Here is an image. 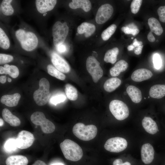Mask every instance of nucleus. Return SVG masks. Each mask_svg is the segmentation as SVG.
Listing matches in <instances>:
<instances>
[{
  "label": "nucleus",
  "mask_w": 165,
  "mask_h": 165,
  "mask_svg": "<svg viewBox=\"0 0 165 165\" xmlns=\"http://www.w3.org/2000/svg\"><path fill=\"white\" fill-rule=\"evenodd\" d=\"M50 165H64V164L62 163H57L52 164Z\"/></svg>",
  "instance_id": "49"
},
{
  "label": "nucleus",
  "mask_w": 165,
  "mask_h": 165,
  "mask_svg": "<svg viewBox=\"0 0 165 165\" xmlns=\"http://www.w3.org/2000/svg\"><path fill=\"white\" fill-rule=\"evenodd\" d=\"M153 63L155 68L157 69H159L161 67L162 61L160 55L158 53H155L153 57Z\"/></svg>",
  "instance_id": "39"
},
{
  "label": "nucleus",
  "mask_w": 165,
  "mask_h": 165,
  "mask_svg": "<svg viewBox=\"0 0 165 165\" xmlns=\"http://www.w3.org/2000/svg\"><path fill=\"white\" fill-rule=\"evenodd\" d=\"M47 69L48 73L50 75L61 80L65 79V75L53 65L51 64L48 65Z\"/></svg>",
  "instance_id": "31"
},
{
  "label": "nucleus",
  "mask_w": 165,
  "mask_h": 165,
  "mask_svg": "<svg viewBox=\"0 0 165 165\" xmlns=\"http://www.w3.org/2000/svg\"><path fill=\"white\" fill-rule=\"evenodd\" d=\"M112 165H132V164L129 161H124L121 158H117L113 161Z\"/></svg>",
  "instance_id": "41"
},
{
  "label": "nucleus",
  "mask_w": 165,
  "mask_h": 165,
  "mask_svg": "<svg viewBox=\"0 0 165 165\" xmlns=\"http://www.w3.org/2000/svg\"><path fill=\"white\" fill-rule=\"evenodd\" d=\"M142 42L141 41H138L136 38H135L133 41V43L132 44L134 46L135 48L142 45Z\"/></svg>",
  "instance_id": "44"
},
{
  "label": "nucleus",
  "mask_w": 165,
  "mask_h": 165,
  "mask_svg": "<svg viewBox=\"0 0 165 165\" xmlns=\"http://www.w3.org/2000/svg\"><path fill=\"white\" fill-rule=\"evenodd\" d=\"M4 124V121L3 120V119L0 118V126L2 127Z\"/></svg>",
  "instance_id": "50"
},
{
  "label": "nucleus",
  "mask_w": 165,
  "mask_h": 165,
  "mask_svg": "<svg viewBox=\"0 0 165 165\" xmlns=\"http://www.w3.org/2000/svg\"><path fill=\"white\" fill-rule=\"evenodd\" d=\"M157 13L160 20L165 22V6L160 7L157 10Z\"/></svg>",
  "instance_id": "40"
},
{
  "label": "nucleus",
  "mask_w": 165,
  "mask_h": 165,
  "mask_svg": "<svg viewBox=\"0 0 165 165\" xmlns=\"http://www.w3.org/2000/svg\"><path fill=\"white\" fill-rule=\"evenodd\" d=\"M20 97V94L18 93L11 95H5L1 97L0 101L7 106L14 107L17 105Z\"/></svg>",
  "instance_id": "17"
},
{
  "label": "nucleus",
  "mask_w": 165,
  "mask_h": 165,
  "mask_svg": "<svg viewBox=\"0 0 165 165\" xmlns=\"http://www.w3.org/2000/svg\"><path fill=\"white\" fill-rule=\"evenodd\" d=\"M153 74L150 70L144 68L138 69L134 71L131 75V79L133 81L141 82L150 79Z\"/></svg>",
  "instance_id": "15"
},
{
  "label": "nucleus",
  "mask_w": 165,
  "mask_h": 165,
  "mask_svg": "<svg viewBox=\"0 0 165 165\" xmlns=\"http://www.w3.org/2000/svg\"><path fill=\"white\" fill-rule=\"evenodd\" d=\"M31 165H47V164L44 162L38 160L36 161Z\"/></svg>",
  "instance_id": "46"
},
{
  "label": "nucleus",
  "mask_w": 165,
  "mask_h": 165,
  "mask_svg": "<svg viewBox=\"0 0 165 165\" xmlns=\"http://www.w3.org/2000/svg\"><path fill=\"white\" fill-rule=\"evenodd\" d=\"M111 113L117 120H123L127 119L129 115V110L127 105L123 101L114 100L109 105Z\"/></svg>",
  "instance_id": "7"
},
{
  "label": "nucleus",
  "mask_w": 165,
  "mask_h": 165,
  "mask_svg": "<svg viewBox=\"0 0 165 165\" xmlns=\"http://www.w3.org/2000/svg\"><path fill=\"white\" fill-rule=\"evenodd\" d=\"M143 47V45L139 46L134 49V53L136 55H139L141 53Z\"/></svg>",
  "instance_id": "43"
},
{
  "label": "nucleus",
  "mask_w": 165,
  "mask_h": 165,
  "mask_svg": "<svg viewBox=\"0 0 165 165\" xmlns=\"http://www.w3.org/2000/svg\"><path fill=\"white\" fill-rule=\"evenodd\" d=\"M39 85V88L34 92L33 96L36 103L41 106L46 104L50 97V84L47 79L43 78L40 79Z\"/></svg>",
  "instance_id": "4"
},
{
  "label": "nucleus",
  "mask_w": 165,
  "mask_h": 165,
  "mask_svg": "<svg viewBox=\"0 0 165 165\" xmlns=\"http://www.w3.org/2000/svg\"><path fill=\"white\" fill-rule=\"evenodd\" d=\"M68 31L69 27L66 22L62 23L58 21L54 24L52 28V33L53 43L55 46L63 43Z\"/></svg>",
  "instance_id": "5"
},
{
  "label": "nucleus",
  "mask_w": 165,
  "mask_h": 165,
  "mask_svg": "<svg viewBox=\"0 0 165 165\" xmlns=\"http://www.w3.org/2000/svg\"><path fill=\"white\" fill-rule=\"evenodd\" d=\"M51 61L55 67L61 72L67 73L70 72V67L68 63L57 53L52 54Z\"/></svg>",
  "instance_id": "13"
},
{
  "label": "nucleus",
  "mask_w": 165,
  "mask_h": 165,
  "mask_svg": "<svg viewBox=\"0 0 165 165\" xmlns=\"http://www.w3.org/2000/svg\"><path fill=\"white\" fill-rule=\"evenodd\" d=\"M128 67V63L124 60H120L117 62L110 70V75L112 77H116L121 72L125 71Z\"/></svg>",
  "instance_id": "23"
},
{
  "label": "nucleus",
  "mask_w": 165,
  "mask_h": 165,
  "mask_svg": "<svg viewBox=\"0 0 165 165\" xmlns=\"http://www.w3.org/2000/svg\"><path fill=\"white\" fill-rule=\"evenodd\" d=\"M15 34L21 47L25 50L31 51L37 47L38 40L36 35L34 33L19 29L16 31Z\"/></svg>",
  "instance_id": "2"
},
{
  "label": "nucleus",
  "mask_w": 165,
  "mask_h": 165,
  "mask_svg": "<svg viewBox=\"0 0 165 165\" xmlns=\"http://www.w3.org/2000/svg\"><path fill=\"white\" fill-rule=\"evenodd\" d=\"M69 6L73 9L81 8L86 12L90 11L92 7L90 2L88 0H73L69 3Z\"/></svg>",
  "instance_id": "21"
},
{
  "label": "nucleus",
  "mask_w": 165,
  "mask_h": 165,
  "mask_svg": "<svg viewBox=\"0 0 165 165\" xmlns=\"http://www.w3.org/2000/svg\"><path fill=\"white\" fill-rule=\"evenodd\" d=\"M119 53V49L116 47L108 50L105 54L104 61L107 63L114 64L117 60Z\"/></svg>",
  "instance_id": "28"
},
{
  "label": "nucleus",
  "mask_w": 165,
  "mask_h": 165,
  "mask_svg": "<svg viewBox=\"0 0 165 165\" xmlns=\"http://www.w3.org/2000/svg\"><path fill=\"white\" fill-rule=\"evenodd\" d=\"M121 30L126 34H132L133 35H135L139 32V30L136 27L130 28L128 26H123Z\"/></svg>",
  "instance_id": "37"
},
{
  "label": "nucleus",
  "mask_w": 165,
  "mask_h": 165,
  "mask_svg": "<svg viewBox=\"0 0 165 165\" xmlns=\"http://www.w3.org/2000/svg\"><path fill=\"white\" fill-rule=\"evenodd\" d=\"M2 115L4 120L13 127L19 126L21 123L19 119L13 115L8 109L5 108L2 111Z\"/></svg>",
  "instance_id": "20"
},
{
  "label": "nucleus",
  "mask_w": 165,
  "mask_h": 165,
  "mask_svg": "<svg viewBox=\"0 0 165 165\" xmlns=\"http://www.w3.org/2000/svg\"><path fill=\"white\" fill-rule=\"evenodd\" d=\"M12 0H3L1 4L0 9L2 13L5 16H9L14 13V10L11 2Z\"/></svg>",
  "instance_id": "29"
},
{
  "label": "nucleus",
  "mask_w": 165,
  "mask_h": 165,
  "mask_svg": "<svg viewBox=\"0 0 165 165\" xmlns=\"http://www.w3.org/2000/svg\"><path fill=\"white\" fill-rule=\"evenodd\" d=\"M6 75H2L0 77V82L2 83L6 82Z\"/></svg>",
  "instance_id": "47"
},
{
  "label": "nucleus",
  "mask_w": 165,
  "mask_h": 165,
  "mask_svg": "<svg viewBox=\"0 0 165 165\" xmlns=\"http://www.w3.org/2000/svg\"><path fill=\"white\" fill-rule=\"evenodd\" d=\"M66 97L63 94H58L52 97L50 99V104L56 105L57 104L64 102Z\"/></svg>",
  "instance_id": "35"
},
{
  "label": "nucleus",
  "mask_w": 165,
  "mask_h": 165,
  "mask_svg": "<svg viewBox=\"0 0 165 165\" xmlns=\"http://www.w3.org/2000/svg\"><path fill=\"white\" fill-rule=\"evenodd\" d=\"M65 91L68 98L71 101H75L78 97L76 89L71 84L68 83L65 85Z\"/></svg>",
  "instance_id": "30"
},
{
  "label": "nucleus",
  "mask_w": 165,
  "mask_h": 165,
  "mask_svg": "<svg viewBox=\"0 0 165 165\" xmlns=\"http://www.w3.org/2000/svg\"><path fill=\"white\" fill-rule=\"evenodd\" d=\"M121 83V81L118 78L113 77L106 80L104 85V90L108 92L115 90Z\"/></svg>",
  "instance_id": "26"
},
{
  "label": "nucleus",
  "mask_w": 165,
  "mask_h": 165,
  "mask_svg": "<svg viewBox=\"0 0 165 165\" xmlns=\"http://www.w3.org/2000/svg\"><path fill=\"white\" fill-rule=\"evenodd\" d=\"M128 143L124 138L115 137L108 139L104 145V148L112 152L119 153L123 151L127 147Z\"/></svg>",
  "instance_id": "9"
},
{
  "label": "nucleus",
  "mask_w": 165,
  "mask_h": 165,
  "mask_svg": "<svg viewBox=\"0 0 165 165\" xmlns=\"http://www.w3.org/2000/svg\"><path fill=\"white\" fill-rule=\"evenodd\" d=\"M28 160L27 158L21 155H16L8 157L6 161V165H27Z\"/></svg>",
  "instance_id": "24"
},
{
  "label": "nucleus",
  "mask_w": 165,
  "mask_h": 165,
  "mask_svg": "<svg viewBox=\"0 0 165 165\" xmlns=\"http://www.w3.org/2000/svg\"><path fill=\"white\" fill-rule=\"evenodd\" d=\"M86 69L92 77L94 82H97L102 76L103 70L100 66V63L93 56H90L86 62Z\"/></svg>",
  "instance_id": "8"
},
{
  "label": "nucleus",
  "mask_w": 165,
  "mask_h": 165,
  "mask_svg": "<svg viewBox=\"0 0 165 165\" xmlns=\"http://www.w3.org/2000/svg\"><path fill=\"white\" fill-rule=\"evenodd\" d=\"M97 128L93 125H85L82 123H78L72 129L74 135L79 139L84 141H89L94 138L97 133Z\"/></svg>",
  "instance_id": "3"
},
{
  "label": "nucleus",
  "mask_w": 165,
  "mask_h": 165,
  "mask_svg": "<svg viewBox=\"0 0 165 165\" xmlns=\"http://www.w3.org/2000/svg\"><path fill=\"white\" fill-rule=\"evenodd\" d=\"M116 28L117 26L115 24H113L109 26L102 33L101 37L102 39L104 41L108 40L115 32Z\"/></svg>",
  "instance_id": "34"
},
{
  "label": "nucleus",
  "mask_w": 165,
  "mask_h": 165,
  "mask_svg": "<svg viewBox=\"0 0 165 165\" xmlns=\"http://www.w3.org/2000/svg\"><path fill=\"white\" fill-rule=\"evenodd\" d=\"M133 38L132 37V38H131V39H133Z\"/></svg>",
  "instance_id": "52"
},
{
  "label": "nucleus",
  "mask_w": 165,
  "mask_h": 165,
  "mask_svg": "<svg viewBox=\"0 0 165 165\" xmlns=\"http://www.w3.org/2000/svg\"><path fill=\"white\" fill-rule=\"evenodd\" d=\"M30 119L33 124L40 126L42 131L45 134L52 133L55 130L54 124L47 119L44 114L42 112H34L31 115Z\"/></svg>",
  "instance_id": "6"
},
{
  "label": "nucleus",
  "mask_w": 165,
  "mask_h": 165,
  "mask_svg": "<svg viewBox=\"0 0 165 165\" xmlns=\"http://www.w3.org/2000/svg\"><path fill=\"white\" fill-rule=\"evenodd\" d=\"M96 27L94 24L84 22L81 24L77 28V31L79 34H85L86 37L91 36L95 32Z\"/></svg>",
  "instance_id": "19"
},
{
  "label": "nucleus",
  "mask_w": 165,
  "mask_h": 165,
  "mask_svg": "<svg viewBox=\"0 0 165 165\" xmlns=\"http://www.w3.org/2000/svg\"><path fill=\"white\" fill-rule=\"evenodd\" d=\"M149 94L152 98L160 99L165 96V85L156 84L150 88Z\"/></svg>",
  "instance_id": "22"
},
{
  "label": "nucleus",
  "mask_w": 165,
  "mask_h": 165,
  "mask_svg": "<svg viewBox=\"0 0 165 165\" xmlns=\"http://www.w3.org/2000/svg\"><path fill=\"white\" fill-rule=\"evenodd\" d=\"M35 140L33 134L25 130L20 132L16 139L17 147L19 149H24L30 147Z\"/></svg>",
  "instance_id": "10"
},
{
  "label": "nucleus",
  "mask_w": 165,
  "mask_h": 165,
  "mask_svg": "<svg viewBox=\"0 0 165 165\" xmlns=\"http://www.w3.org/2000/svg\"><path fill=\"white\" fill-rule=\"evenodd\" d=\"M0 74H9L13 78H17L19 75V70L18 68L14 65L5 64L4 67L0 66Z\"/></svg>",
  "instance_id": "25"
},
{
  "label": "nucleus",
  "mask_w": 165,
  "mask_h": 165,
  "mask_svg": "<svg viewBox=\"0 0 165 165\" xmlns=\"http://www.w3.org/2000/svg\"><path fill=\"white\" fill-rule=\"evenodd\" d=\"M135 49V47L134 46L131 44L129 45L127 47V49L128 51H130L133 50Z\"/></svg>",
  "instance_id": "48"
},
{
  "label": "nucleus",
  "mask_w": 165,
  "mask_h": 165,
  "mask_svg": "<svg viewBox=\"0 0 165 165\" xmlns=\"http://www.w3.org/2000/svg\"><path fill=\"white\" fill-rule=\"evenodd\" d=\"M142 0H134L130 5V9L132 13L136 14L138 12L141 5Z\"/></svg>",
  "instance_id": "36"
},
{
  "label": "nucleus",
  "mask_w": 165,
  "mask_h": 165,
  "mask_svg": "<svg viewBox=\"0 0 165 165\" xmlns=\"http://www.w3.org/2000/svg\"><path fill=\"white\" fill-rule=\"evenodd\" d=\"M141 123L145 130L148 134H154L159 131L156 123L150 117H145L142 120Z\"/></svg>",
  "instance_id": "16"
},
{
  "label": "nucleus",
  "mask_w": 165,
  "mask_h": 165,
  "mask_svg": "<svg viewBox=\"0 0 165 165\" xmlns=\"http://www.w3.org/2000/svg\"><path fill=\"white\" fill-rule=\"evenodd\" d=\"M13 59V56L5 54H0V64H4L12 61Z\"/></svg>",
  "instance_id": "38"
},
{
  "label": "nucleus",
  "mask_w": 165,
  "mask_h": 165,
  "mask_svg": "<svg viewBox=\"0 0 165 165\" xmlns=\"http://www.w3.org/2000/svg\"><path fill=\"white\" fill-rule=\"evenodd\" d=\"M8 81L9 82H11L12 81V79L8 77Z\"/></svg>",
  "instance_id": "51"
},
{
  "label": "nucleus",
  "mask_w": 165,
  "mask_h": 165,
  "mask_svg": "<svg viewBox=\"0 0 165 165\" xmlns=\"http://www.w3.org/2000/svg\"><path fill=\"white\" fill-rule=\"evenodd\" d=\"M148 24L151 31L158 35L162 34L163 30L159 21L154 17H151L148 20Z\"/></svg>",
  "instance_id": "27"
},
{
  "label": "nucleus",
  "mask_w": 165,
  "mask_h": 165,
  "mask_svg": "<svg viewBox=\"0 0 165 165\" xmlns=\"http://www.w3.org/2000/svg\"><path fill=\"white\" fill-rule=\"evenodd\" d=\"M126 91L132 102L135 103H138L141 101L142 99L141 92L138 87L130 85L127 88Z\"/></svg>",
  "instance_id": "18"
},
{
  "label": "nucleus",
  "mask_w": 165,
  "mask_h": 165,
  "mask_svg": "<svg viewBox=\"0 0 165 165\" xmlns=\"http://www.w3.org/2000/svg\"><path fill=\"white\" fill-rule=\"evenodd\" d=\"M113 8L109 4L102 5L98 9L95 17L96 22L98 24H103L108 21L112 16Z\"/></svg>",
  "instance_id": "11"
},
{
  "label": "nucleus",
  "mask_w": 165,
  "mask_h": 165,
  "mask_svg": "<svg viewBox=\"0 0 165 165\" xmlns=\"http://www.w3.org/2000/svg\"><path fill=\"white\" fill-rule=\"evenodd\" d=\"M5 151L8 153H12L18 148L16 145V139L10 138L6 140L4 145Z\"/></svg>",
  "instance_id": "32"
},
{
  "label": "nucleus",
  "mask_w": 165,
  "mask_h": 165,
  "mask_svg": "<svg viewBox=\"0 0 165 165\" xmlns=\"http://www.w3.org/2000/svg\"><path fill=\"white\" fill-rule=\"evenodd\" d=\"M157 42H158V40H157Z\"/></svg>",
  "instance_id": "53"
},
{
  "label": "nucleus",
  "mask_w": 165,
  "mask_h": 165,
  "mask_svg": "<svg viewBox=\"0 0 165 165\" xmlns=\"http://www.w3.org/2000/svg\"><path fill=\"white\" fill-rule=\"evenodd\" d=\"M10 46L9 39L4 31L0 28V47L4 49H8Z\"/></svg>",
  "instance_id": "33"
},
{
  "label": "nucleus",
  "mask_w": 165,
  "mask_h": 165,
  "mask_svg": "<svg viewBox=\"0 0 165 165\" xmlns=\"http://www.w3.org/2000/svg\"><path fill=\"white\" fill-rule=\"evenodd\" d=\"M147 38L148 40L151 42H153L155 41V38L153 35L152 32L150 31L147 35Z\"/></svg>",
  "instance_id": "45"
},
{
  "label": "nucleus",
  "mask_w": 165,
  "mask_h": 165,
  "mask_svg": "<svg viewBox=\"0 0 165 165\" xmlns=\"http://www.w3.org/2000/svg\"><path fill=\"white\" fill-rule=\"evenodd\" d=\"M35 5L38 11L42 14L52 10L57 3L55 0H36Z\"/></svg>",
  "instance_id": "14"
},
{
  "label": "nucleus",
  "mask_w": 165,
  "mask_h": 165,
  "mask_svg": "<svg viewBox=\"0 0 165 165\" xmlns=\"http://www.w3.org/2000/svg\"><path fill=\"white\" fill-rule=\"evenodd\" d=\"M60 147L64 157L73 162L80 160L82 157L81 148L76 143L70 139L64 140L60 144Z\"/></svg>",
  "instance_id": "1"
},
{
  "label": "nucleus",
  "mask_w": 165,
  "mask_h": 165,
  "mask_svg": "<svg viewBox=\"0 0 165 165\" xmlns=\"http://www.w3.org/2000/svg\"><path fill=\"white\" fill-rule=\"evenodd\" d=\"M155 151L152 146L150 143L143 144L141 150V157L143 163L145 165H150L154 159Z\"/></svg>",
  "instance_id": "12"
},
{
  "label": "nucleus",
  "mask_w": 165,
  "mask_h": 165,
  "mask_svg": "<svg viewBox=\"0 0 165 165\" xmlns=\"http://www.w3.org/2000/svg\"><path fill=\"white\" fill-rule=\"evenodd\" d=\"M57 47V51L61 53H64L67 51V48L66 46L64 44L62 43L58 46Z\"/></svg>",
  "instance_id": "42"
}]
</instances>
